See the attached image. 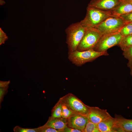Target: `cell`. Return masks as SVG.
<instances>
[{
	"label": "cell",
	"instance_id": "obj_27",
	"mask_svg": "<svg viewBox=\"0 0 132 132\" xmlns=\"http://www.w3.org/2000/svg\"><path fill=\"white\" fill-rule=\"evenodd\" d=\"M7 88H3L0 87V100H1L2 99L3 97V95L4 94Z\"/></svg>",
	"mask_w": 132,
	"mask_h": 132
},
{
	"label": "cell",
	"instance_id": "obj_11",
	"mask_svg": "<svg viewBox=\"0 0 132 132\" xmlns=\"http://www.w3.org/2000/svg\"><path fill=\"white\" fill-rule=\"evenodd\" d=\"M111 16L119 17L132 12V0H122L110 11Z\"/></svg>",
	"mask_w": 132,
	"mask_h": 132
},
{
	"label": "cell",
	"instance_id": "obj_16",
	"mask_svg": "<svg viewBox=\"0 0 132 132\" xmlns=\"http://www.w3.org/2000/svg\"><path fill=\"white\" fill-rule=\"evenodd\" d=\"M123 55L128 60V66L130 69L132 68V46L126 48L122 50Z\"/></svg>",
	"mask_w": 132,
	"mask_h": 132
},
{
	"label": "cell",
	"instance_id": "obj_4",
	"mask_svg": "<svg viewBox=\"0 0 132 132\" xmlns=\"http://www.w3.org/2000/svg\"><path fill=\"white\" fill-rule=\"evenodd\" d=\"M127 23L120 16H111L94 28L103 35L118 32L123 26Z\"/></svg>",
	"mask_w": 132,
	"mask_h": 132
},
{
	"label": "cell",
	"instance_id": "obj_29",
	"mask_svg": "<svg viewBox=\"0 0 132 132\" xmlns=\"http://www.w3.org/2000/svg\"><path fill=\"white\" fill-rule=\"evenodd\" d=\"M130 74L132 76V68L131 69Z\"/></svg>",
	"mask_w": 132,
	"mask_h": 132
},
{
	"label": "cell",
	"instance_id": "obj_5",
	"mask_svg": "<svg viewBox=\"0 0 132 132\" xmlns=\"http://www.w3.org/2000/svg\"><path fill=\"white\" fill-rule=\"evenodd\" d=\"M102 35L95 28L88 29L79 44L77 50L93 49Z\"/></svg>",
	"mask_w": 132,
	"mask_h": 132
},
{
	"label": "cell",
	"instance_id": "obj_23",
	"mask_svg": "<svg viewBox=\"0 0 132 132\" xmlns=\"http://www.w3.org/2000/svg\"><path fill=\"white\" fill-rule=\"evenodd\" d=\"M8 39L6 34L0 28V45L4 44L5 41Z\"/></svg>",
	"mask_w": 132,
	"mask_h": 132
},
{
	"label": "cell",
	"instance_id": "obj_21",
	"mask_svg": "<svg viewBox=\"0 0 132 132\" xmlns=\"http://www.w3.org/2000/svg\"><path fill=\"white\" fill-rule=\"evenodd\" d=\"M62 105L60 103L57 106L53 113L52 117L53 118L62 117Z\"/></svg>",
	"mask_w": 132,
	"mask_h": 132
},
{
	"label": "cell",
	"instance_id": "obj_9",
	"mask_svg": "<svg viewBox=\"0 0 132 132\" xmlns=\"http://www.w3.org/2000/svg\"><path fill=\"white\" fill-rule=\"evenodd\" d=\"M88 121L87 116L75 113L68 118L67 125L70 127L83 132Z\"/></svg>",
	"mask_w": 132,
	"mask_h": 132
},
{
	"label": "cell",
	"instance_id": "obj_13",
	"mask_svg": "<svg viewBox=\"0 0 132 132\" xmlns=\"http://www.w3.org/2000/svg\"><path fill=\"white\" fill-rule=\"evenodd\" d=\"M97 126L100 132H116L115 118L111 116L100 122Z\"/></svg>",
	"mask_w": 132,
	"mask_h": 132
},
{
	"label": "cell",
	"instance_id": "obj_22",
	"mask_svg": "<svg viewBox=\"0 0 132 132\" xmlns=\"http://www.w3.org/2000/svg\"><path fill=\"white\" fill-rule=\"evenodd\" d=\"M127 23H132V12L120 16Z\"/></svg>",
	"mask_w": 132,
	"mask_h": 132
},
{
	"label": "cell",
	"instance_id": "obj_6",
	"mask_svg": "<svg viewBox=\"0 0 132 132\" xmlns=\"http://www.w3.org/2000/svg\"><path fill=\"white\" fill-rule=\"evenodd\" d=\"M122 37L119 32L102 35L93 50L97 52L107 51L110 48L118 45Z\"/></svg>",
	"mask_w": 132,
	"mask_h": 132
},
{
	"label": "cell",
	"instance_id": "obj_17",
	"mask_svg": "<svg viewBox=\"0 0 132 132\" xmlns=\"http://www.w3.org/2000/svg\"><path fill=\"white\" fill-rule=\"evenodd\" d=\"M118 32L123 36L132 34V23L126 24L120 29Z\"/></svg>",
	"mask_w": 132,
	"mask_h": 132
},
{
	"label": "cell",
	"instance_id": "obj_8",
	"mask_svg": "<svg viewBox=\"0 0 132 132\" xmlns=\"http://www.w3.org/2000/svg\"><path fill=\"white\" fill-rule=\"evenodd\" d=\"M111 116L106 109H102L97 107H90L88 117L90 121L97 125Z\"/></svg>",
	"mask_w": 132,
	"mask_h": 132
},
{
	"label": "cell",
	"instance_id": "obj_18",
	"mask_svg": "<svg viewBox=\"0 0 132 132\" xmlns=\"http://www.w3.org/2000/svg\"><path fill=\"white\" fill-rule=\"evenodd\" d=\"M62 105V117L68 118L73 115L74 113L65 103H61Z\"/></svg>",
	"mask_w": 132,
	"mask_h": 132
},
{
	"label": "cell",
	"instance_id": "obj_3",
	"mask_svg": "<svg viewBox=\"0 0 132 132\" xmlns=\"http://www.w3.org/2000/svg\"><path fill=\"white\" fill-rule=\"evenodd\" d=\"M108 55L107 51L97 52L93 49L83 51L76 50L68 52V58L73 64L77 66H80L100 56Z\"/></svg>",
	"mask_w": 132,
	"mask_h": 132
},
{
	"label": "cell",
	"instance_id": "obj_1",
	"mask_svg": "<svg viewBox=\"0 0 132 132\" xmlns=\"http://www.w3.org/2000/svg\"><path fill=\"white\" fill-rule=\"evenodd\" d=\"M88 29L82 26L80 22L72 23L66 29V43L68 52L77 50L79 44Z\"/></svg>",
	"mask_w": 132,
	"mask_h": 132
},
{
	"label": "cell",
	"instance_id": "obj_10",
	"mask_svg": "<svg viewBox=\"0 0 132 132\" xmlns=\"http://www.w3.org/2000/svg\"><path fill=\"white\" fill-rule=\"evenodd\" d=\"M121 0H91L88 6L105 11H110L117 5Z\"/></svg>",
	"mask_w": 132,
	"mask_h": 132
},
{
	"label": "cell",
	"instance_id": "obj_7",
	"mask_svg": "<svg viewBox=\"0 0 132 132\" xmlns=\"http://www.w3.org/2000/svg\"><path fill=\"white\" fill-rule=\"evenodd\" d=\"M65 103L75 113L81 114L88 117L90 107L87 106L75 96L72 94L66 97Z\"/></svg>",
	"mask_w": 132,
	"mask_h": 132
},
{
	"label": "cell",
	"instance_id": "obj_15",
	"mask_svg": "<svg viewBox=\"0 0 132 132\" xmlns=\"http://www.w3.org/2000/svg\"><path fill=\"white\" fill-rule=\"evenodd\" d=\"M122 50L132 46V34L122 37L118 45Z\"/></svg>",
	"mask_w": 132,
	"mask_h": 132
},
{
	"label": "cell",
	"instance_id": "obj_14",
	"mask_svg": "<svg viewBox=\"0 0 132 132\" xmlns=\"http://www.w3.org/2000/svg\"><path fill=\"white\" fill-rule=\"evenodd\" d=\"M66 119L61 117L53 118L48 121L46 125L57 130H63L67 127V122Z\"/></svg>",
	"mask_w": 132,
	"mask_h": 132
},
{
	"label": "cell",
	"instance_id": "obj_26",
	"mask_svg": "<svg viewBox=\"0 0 132 132\" xmlns=\"http://www.w3.org/2000/svg\"><path fill=\"white\" fill-rule=\"evenodd\" d=\"M10 82L9 81H0V87L3 88L7 87Z\"/></svg>",
	"mask_w": 132,
	"mask_h": 132
},
{
	"label": "cell",
	"instance_id": "obj_30",
	"mask_svg": "<svg viewBox=\"0 0 132 132\" xmlns=\"http://www.w3.org/2000/svg\"></svg>",
	"mask_w": 132,
	"mask_h": 132
},
{
	"label": "cell",
	"instance_id": "obj_19",
	"mask_svg": "<svg viewBox=\"0 0 132 132\" xmlns=\"http://www.w3.org/2000/svg\"><path fill=\"white\" fill-rule=\"evenodd\" d=\"M84 132H100L97 125L90 121L89 120L83 130Z\"/></svg>",
	"mask_w": 132,
	"mask_h": 132
},
{
	"label": "cell",
	"instance_id": "obj_12",
	"mask_svg": "<svg viewBox=\"0 0 132 132\" xmlns=\"http://www.w3.org/2000/svg\"><path fill=\"white\" fill-rule=\"evenodd\" d=\"M116 132H132V119L116 115L115 117Z\"/></svg>",
	"mask_w": 132,
	"mask_h": 132
},
{
	"label": "cell",
	"instance_id": "obj_28",
	"mask_svg": "<svg viewBox=\"0 0 132 132\" xmlns=\"http://www.w3.org/2000/svg\"><path fill=\"white\" fill-rule=\"evenodd\" d=\"M5 3V2L3 0H0V4L2 5L4 4Z\"/></svg>",
	"mask_w": 132,
	"mask_h": 132
},
{
	"label": "cell",
	"instance_id": "obj_25",
	"mask_svg": "<svg viewBox=\"0 0 132 132\" xmlns=\"http://www.w3.org/2000/svg\"><path fill=\"white\" fill-rule=\"evenodd\" d=\"M81 132V131L71 127H67L63 130V132Z\"/></svg>",
	"mask_w": 132,
	"mask_h": 132
},
{
	"label": "cell",
	"instance_id": "obj_24",
	"mask_svg": "<svg viewBox=\"0 0 132 132\" xmlns=\"http://www.w3.org/2000/svg\"><path fill=\"white\" fill-rule=\"evenodd\" d=\"M41 132H63V130H57L48 127L41 129Z\"/></svg>",
	"mask_w": 132,
	"mask_h": 132
},
{
	"label": "cell",
	"instance_id": "obj_20",
	"mask_svg": "<svg viewBox=\"0 0 132 132\" xmlns=\"http://www.w3.org/2000/svg\"><path fill=\"white\" fill-rule=\"evenodd\" d=\"M41 129L40 128L35 129L22 128L17 126L14 129L15 132H41Z\"/></svg>",
	"mask_w": 132,
	"mask_h": 132
},
{
	"label": "cell",
	"instance_id": "obj_2",
	"mask_svg": "<svg viewBox=\"0 0 132 132\" xmlns=\"http://www.w3.org/2000/svg\"><path fill=\"white\" fill-rule=\"evenodd\" d=\"M111 16L110 11L88 6L86 16L80 22L82 26L88 29L94 28Z\"/></svg>",
	"mask_w": 132,
	"mask_h": 132
}]
</instances>
